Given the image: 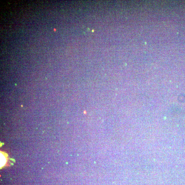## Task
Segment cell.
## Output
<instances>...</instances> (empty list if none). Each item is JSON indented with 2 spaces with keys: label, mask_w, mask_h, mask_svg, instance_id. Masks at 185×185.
I'll return each mask as SVG.
<instances>
[{
  "label": "cell",
  "mask_w": 185,
  "mask_h": 185,
  "mask_svg": "<svg viewBox=\"0 0 185 185\" xmlns=\"http://www.w3.org/2000/svg\"><path fill=\"white\" fill-rule=\"evenodd\" d=\"M1 167H2L5 165L6 162V159L5 156H3L2 154H1Z\"/></svg>",
  "instance_id": "obj_1"
}]
</instances>
